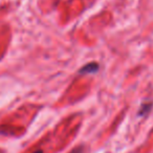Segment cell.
I'll use <instances>...</instances> for the list:
<instances>
[{"label": "cell", "instance_id": "1", "mask_svg": "<svg viewBox=\"0 0 153 153\" xmlns=\"http://www.w3.org/2000/svg\"><path fill=\"white\" fill-rule=\"evenodd\" d=\"M99 68V65L97 63H89L85 65L83 68L80 69L81 74H91V72H96Z\"/></svg>", "mask_w": 153, "mask_h": 153}, {"label": "cell", "instance_id": "2", "mask_svg": "<svg viewBox=\"0 0 153 153\" xmlns=\"http://www.w3.org/2000/svg\"><path fill=\"white\" fill-rule=\"evenodd\" d=\"M82 152V149L81 148H76V149H74V151H71L70 153H81Z\"/></svg>", "mask_w": 153, "mask_h": 153}, {"label": "cell", "instance_id": "3", "mask_svg": "<svg viewBox=\"0 0 153 153\" xmlns=\"http://www.w3.org/2000/svg\"><path fill=\"white\" fill-rule=\"evenodd\" d=\"M34 153H43L41 150H38V151H36V152H34Z\"/></svg>", "mask_w": 153, "mask_h": 153}]
</instances>
